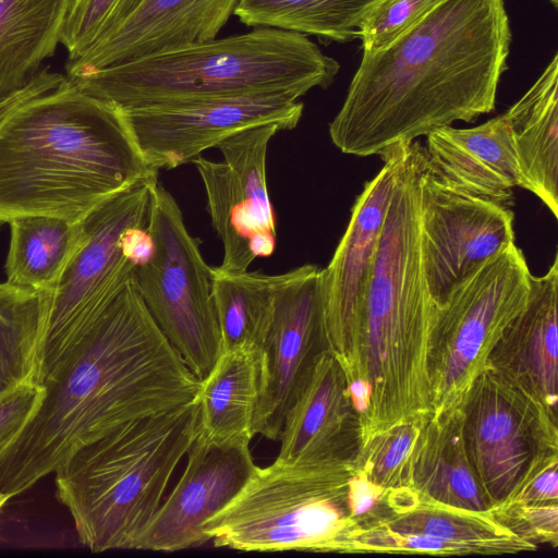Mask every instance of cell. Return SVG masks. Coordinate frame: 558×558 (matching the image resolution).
Returning <instances> with one entry per match:
<instances>
[{
	"label": "cell",
	"mask_w": 558,
	"mask_h": 558,
	"mask_svg": "<svg viewBox=\"0 0 558 558\" xmlns=\"http://www.w3.org/2000/svg\"><path fill=\"white\" fill-rule=\"evenodd\" d=\"M423 147L410 144L359 304L347 383L365 380L369 408L361 444L400 422L432 412L433 302L420 245L418 178Z\"/></svg>",
	"instance_id": "277c9868"
},
{
	"label": "cell",
	"mask_w": 558,
	"mask_h": 558,
	"mask_svg": "<svg viewBox=\"0 0 558 558\" xmlns=\"http://www.w3.org/2000/svg\"><path fill=\"white\" fill-rule=\"evenodd\" d=\"M354 462L257 466L201 526L215 547L241 551L355 554L361 531L348 504Z\"/></svg>",
	"instance_id": "52a82bcc"
},
{
	"label": "cell",
	"mask_w": 558,
	"mask_h": 558,
	"mask_svg": "<svg viewBox=\"0 0 558 558\" xmlns=\"http://www.w3.org/2000/svg\"><path fill=\"white\" fill-rule=\"evenodd\" d=\"M328 350L322 268L305 264L283 272L271 324L259 350V395L253 432L279 440L286 415L319 353Z\"/></svg>",
	"instance_id": "9a60e30c"
},
{
	"label": "cell",
	"mask_w": 558,
	"mask_h": 558,
	"mask_svg": "<svg viewBox=\"0 0 558 558\" xmlns=\"http://www.w3.org/2000/svg\"><path fill=\"white\" fill-rule=\"evenodd\" d=\"M282 128L275 123L239 131L217 144L222 161L198 156L195 165L204 184L207 211L222 243L218 266L244 271L257 257L276 248V219L269 198L266 158L271 138Z\"/></svg>",
	"instance_id": "4fadbf2b"
},
{
	"label": "cell",
	"mask_w": 558,
	"mask_h": 558,
	"mask_svg": "<svg viewBox=\"0 0 558 558\" xmlns=\"http://www.w3.org/2000/svg\"><path fill=\"white\" fill-rule=\"evenodd\" d=\"M530 276L524 254L512 243L435 304L429 363L433 415L464 405L505 330L526 306Z\"/></svg>",
	"instance_id": "ba28073f"
},
{
	"label": "cell",
	"mask_w": 558,
	"mask_h": 558,
	"mask_svg": "<svg viewBox=\"0 0 558 558\" xmlns=\"http://www.w3.org/2000/svg\"><path fill=\"white\" fill-rule=\"evenodd\" d=\"M279 440L276 460L283 463L354 462L361 446L359 415L343 369L329 350L317 356Z\"/></svg>",
	"instance_id": "d6986e66"
},
{
	"label": "cell",
	"mask_w": 558,
	"mask_h": 558,
	"mask_svg": "<svg viewBox=\"0 0 558 558\" xmlns=\"http://www.w3.org/2000/svg\"><path fill=\"white\" fill-rule=\"evenodd\" d=\"M412 488L457 508L475 511L492 508L468 457L462 408L446 414H429L414 458Z\"/></svg>",
	"instance_id": "d4e9b609"
},
{
	"label": "cell",
	"mask_w": 558,
	"mask_h": 558,
	"mask_svg": "<svg viewBox=\"0 0 558 558\" xmlns=\"http://www.w3.org/2000/svg\"><path fill=\"white\" fill-rule=\"evenodd\" d=\"M462 410L468 457L492 507L512 496L537 454L558 451V416L488 368Z\"/></svg>",
	"instance_id": "8fae6325"
},
{
	"label": "cell",
	"mask_w": 558,
	"mask_h": 558,
	"mask_svg": "<svg viewBox=\"0 0 558 558\" xmlns=\"http://www.w3.org/2000/svg\"><path fill=\"white\" fill-rule=\"evenodd\" d=\"M430 413L400 421L361 444L356 470L386 488L412 487L416 449Z\"/></svg>",
	"instance_id": "4dcf8cb0"
},
{
	"label": "cell",
	"mask_w": 558,
	"mask_h": 558,
	"mask_svg": "<svg viewBox=\"0 0 558 558\" xmlns=\"http://www.w3.org/2000/svg\"><path fill=\"white\" fill-rule=\"evenodd\" d=\"M44 393L41 384L26 383L0 396V458L29 422Z\"/></svg>",
	"instance_id": "e575fe53"
},
{
	"label": "cell",
	"mask_w": 558,
	"mask_h": 558,
	"mask_svg": "<svg viewBox=\"0 0 558 558\" xmlns=\"http://www.w3.org/2000/svg\"><path fill=\"white\" fill-rule=\"evenodd\" d=\"M283 274L226 271L211 267V293L220 330L221 351L260 350L268 333L275 299Z\"/></svg>",
	"instance_id": "f1b7e54d"
},
{
	"label": "cell",
	"mask_w": 558,
	"mask_h": 558,
	"mask_svg": "<svg viewBox=\"0 0 558 558\" xmlns=\"http://www.w3.org/2000/svg\"><path fill=\"white\" fill-rule=\"evenodd\" d=\"M373 525L397 534L424 535L449 545L456 555H510L536 550L493 517L425 497L412 487L387 489Z\"/></svg>",
	"instance_id": "7402d4cb"
},
{
	"label": "cell",
	"mask_w": 558,
	"mask_h": 558,
	"mask_svg": "<svg viewBox=\"0 0 558 558\" xmlns=\"http://www.w3.org/2000/svg\"><path fill=\"white\" fill-rule=\"evenodd\" d=\"M11 236L5 260L7 281L51 293L85 238L84 222L48 216L9 221Z\"/></svg>",
	"instance_id": "4316f807"
},
{
	"label": "cell",
	"mask_w": 558,
	"mask_h": 558,
	"mask_svg": "<svg viewBox=\"0 0 558 558\" xmlns=\"http://www.w3.org/2000/svg\"><path fill=\"white\" fill-rule=\"evenodd\" d=\"M146 228L155 251L134 271L135 287L154 320L178 354L203 379L221 352L211 267L199 240L187 230L172 194L154 181Z\"/></svg>",
	"instance_id": "9c48e42d"
},
{
	"label": "cell",
	"mask_w": 558,
	"mask_h": 558,
	"mask_svg": "<svg viewBox=\"0 0 558 558\" xmlns=\"http://www.w3.org/2000/svg\"><path fill=\"white\" fill-rule=\"evenodd\" d=\"M153 175L120 110L69 78L0 124V223L26 216L81 222Z\"/></svg>",
	"instance_id": "3957f363"
},
{
	"label": "cell",
	"mask_w": 558,
	"mask_h": 558,
	"mask_svg": "<svg viewBox=\"0 0 558 558\" xmlns=\"http://www.w3.org/2000/svg\"><path fill=\"white\" fill-rule=\"evenodd\" d=\"M378 0H240L241 23L271 27L322 40L348 43L361 37L363 21Z\"/></svg>",
	"instance_id": "f546056e"
},
{
	"label": "cell",
	"mask_w": 558,
	"mask_h": 558,
	"mask_svg": "<svg viewBox=\"0 0 558 558\" xmlns=\"http://www.w3.org/2000/svg\"><path fill=\"white\" fill-rule=\"evenodd\" d=\"M185 469L131 549L172 553L207 543L203 523L225 507L256 468L250 445H217L197 437Z\"/></svg>",
	"instance_id": "e0dca14e"
},
{
	"label": "cell",
	"mask_w": 558,
	"mask_h": 558,
	"mask_svg": "<svg viewBox=\"0 0 558 558\" xmlns=\"http://www.w3.org/2000/svg\"><path fill=\"white\" fill-rule=\"evenodd\" d=\"M259 395V350L221 351L201 380L197 437L217 445H250Z\"/></svg>",
	"instance_id": "cb8c5ba5"
},
{
	"label": "cell",
	"mask_w": 558,
	"mask_h": 558,
	"mask_svg": "<svg viewBox=\"0 0 558 558\" xmlns=\"http://www.w3.org/2000/svg\"><path fill=\"white\" fill-rule=\"evenodd\" d=\"M48 292L0 283V396L40 380Z\"/></svg>",
	"instance_id": "83f0119b"
},
{
	"label": "cell",
	"mask_w": 558,
	"mask_h": 558,
	"mask_svg": "<svg viewBox=\"0 0 558 558\" xmlns=\"http://www.w3.org/2000/svg\"><path fill=\"white\" fill-rule=\"evenodd\" d=\"M11 497L4 493H0V510L3 508V506L8 502V500Z\"/></svg>",
	"instance_id": "ab89813d"
},
{
	"label": "cell",
	"mask_w": 558,
	"mask_h": 558,
	"mask_svg": "<svg viewBox=\"0 0 558 558\" xmlns=\"http://www.w3.org/2000/svg\"><path fill=\"white\" fill-rule=\"evenodd\" d=\"M197 397L82 447L54 473L56 497L92 553L131 549L197 435Z\"/></svg>",
	"instance_id": "8992f818"
},
{
	"label": "cell",
	"mask_w": 558,
	"mask_h": 558,
	"mask_svg": "<svg viewBox=\"0 0 558 558\" xmlns=\"http://www.w3.org/2000/svg\"><path fill=\"white\" fill-rule=\"evenodd\" d=\"M411 143L397 144L380 155L383 167L364 184L345 232L328 266L322 269L327 347L342 369L351 357L359 304Z\"/></svg>",
	"instance_id": "2e32d148"
},
{
	"label": "cell",
	"mask_w": 558,
	"mask_h": 558,
	"mask_svg": "<svg viewBox=\"0 0 558 558\" xmlns=\"http://www.w3.org/2000/svg\"><path fill=\"white\" fill-rule=\"evenodd\" d=\"M558 255L530 276L526 306L494 348L487 368L558 416Z\"/></svg>",
	"instance_id": "ffe728a7"
},
{
	"label": "cell",
	"mask_w": 558,
	"mask_h": 558,
	"mask_svg": "<svg viewBox=\"0 0 558 558\" xmlns=\"http://www.w3.org/2000/svg\"><path fill=\"white\" fill-rule=\"evenodd\" d=\"M386 492V488L372 482L363 472L354 470L348 485V504L351 515L360 526L378 515Z\"/></svg>",
	"instance_id": "8d00e7d4"
},
{
	"label": "cell",
	"mask_w": 558,
	"mask_h": 558,
	"mask_svg": "<svg viewBox=\"0 0 558 558\" xmlns=\"http://www.w3.org/2000/svg\"><path fill=\"white\" fill-rule=\"evenodd\" d=\"M501 525L525 542L538 546H558V502L505 500L489 509Z\"/></svg>",
	"instance_id": "836d02e7"
},
{
	"label": "cell",
	"mask_w": 558,
	"mask_h": 558,
	"mask_svg": "<svg viewBox=\"0 0 558 558\" xmlns=\"http://www.w3.org/2000/svg\"><path fill=\"white\" fill-rule=\"evenodd\" d=\"M65 78L66 76L58 72L49 71L48 66L39 71L23 88L0 99V124L24 104L54 89Z\"/></svg>",
	"instance_id": "74e56055"
},
{
	"label": "cell",
	"mask_w": 558,
	"mask_h": 558,
	"mask_svg": "<svg viewBox=\"0 0 558 558\" xmlns=\"http://www.w3.org/2000/svg\"><path fill=\"white\" fill-rule=\"evenodd\" d=\"M339 70L340 64L305 35L256 27L245 34L163 50L69 80L118 109H130L287 92L302 97L314 87H328Z\"/></svg>",
	"instance_id": "5b68a950"
},
{
	"label": "cell",
	"mask_w": 558,
	"mask_h": 558,
	"mask_svg": "<svg viewBox=\"0 0 558 558\" xmlns=\"http://www.w3.org/2000/svg\"><path fill=\"white\" fill-rule=\"evenodd\" d=\"M133 277L43 378L38 409L0 458V493L12 498L121 425L197 397L201 379L154 320Z\"/></svg>",
	"instance_id": "6da1fadb"
},
{
	"label": "cell",
	"mask_w": 558,
	"mask_h": 558,
	"mask_svg": "<svg viewBox=\"0 0 558 558\" xmlns=\"http://www.w3.org/2000/svg\"><path fill=\"white\" fill-rule=\"evenodd\" d=\"M523 189L558 217V56L532 87L504 113Z\"/></svg>",
	"instance_id": "603a6c76"
},
{
	"label": "cell",
	"mask_w": 558,
	"mask_h": 558,
	"mask_svg": "<svg viewBox=\"0 0 558 558\" xmlns=\"http://www.w3.org/2000/svg\"><path fill=\"white\" fill-rule=\"evenodd\" d=\"M424 155L433 172L468 194L511 206L513 189H523L505 114L470 129H437L427 135Z\"/></svg>",
	"instance_id": "44dd1931"
},
{
	"label": "cell",
	"mask_w": 558,
	"mask_h": 558,
	"mask_svg": "<svg viewBox=\"0 0 558 558\" xmlns=\"http://www.w3.org/2000/svg\"><path fill=\"white\" fill-rule=\"evenodd\" d=\"M240 0H145L82 57L68 61L75 77L147 54L216 38Z\"/></svg>",
	"instance_id": "ac0fdd59"
},
{
	"label": "cell",
	"mask_w": 558,
	"mask_h": 558,
	"mask_svg": "<svg viewBox=\"0 0 558 558\" xmlns=\"http://www.w3.org/2000/svg\"><path fill=\"white\" fill-rule=\"evenodd\" d=\"M508 499L522 502H558V451L537 454Z\"/></svg>",
	"instance_id": "d590c367"
},
{
	"label": "cell",
	"mask_w": 558,
	"mask_h": 558,
	"mask_svg": "<svg viewBox=\"0 0 558 558\" xmlns=\"http://www.w3.org/2000/svg\"><path fill=\"white\" fill-rule=\"evenodd\" d=\"M157 177L125 187L83 220L84 242L49 293L39 384L134 276L136 266L125 257L122 239L129 229L146 226Z\"/></svg>",
	"instance_id": "30bf717a"
},
{
	"label": "cell",
	"mask_w": 558,
	"mask_h": 558,
	"mask_svg": "<svg viewBox=\"0 0 558 558\" xmlns=\"http://www.w3.org/2000/svg\"><path fill=\"white\" fill-rule=\"evenodd\" d=\"M549 1L554 4L555 8H557V1L558 0H549Z\"/></svg>",
	"instance_id": "60d3db41"
},
{
	"label": "cell",
	"mask_w": 558,
	"mask_h": 558,
	"mask_svg": "<svg viewBox=\"0 0 558 558\" xmlns=\"http://www.w3.org/2000/svg\"><path fill=\"white\" fill-rule=\"evenodd\" d=\"M72 0H0V99L54 54Z\"/></svg>",
	"instance_id": "484cf974"
},
{
	"label": "cell",
	"mask_w": 558,
	"mask_h": 558,
	"mask_svg": "<svg viewBox=\"0 0 558 558\" xmlns=\"http://www.w3.org/2000/svg\"><path fill=\"white\" fill-rule=\"evenodd\" d=\"M510 43L505 0H442L390 46L363 53L329 124L333 145L380 156L492 112Z\"/></svg>",
	"instance_id": "7a4b0ae2"
},
{
	"label": "cell",
	"mask_w": 558,
	"mask_h": 558,
	"mask_svg": "<svg viewBox=\"0 0 558 558\" xmlns=\"http://www.w3.org/2000/svg\"><path fill=\"white\" fill-rule=\"evenodd\" d=\"M145 0H72L60 44L68 61L82 57L98 39L120 25Z\"/></svg>",
	"instance_id": "1f68e13d"
},
{
	"label": "cell",
	"mask_w": 558,
	"mask_h": 558,
	"mask_svg": "<svg viewBox=\"0 0 558 558\" xmlns=\"http://www.w3.org/2000/svg\"><path fill=\"white\" fill-rule=\"evenodd\" d=\"M125 257L136 267L146 263L155 251L154 240L146 226H137L129 229L122 239Z\"/></svg>",
	"instance_id": "f35d334b"
},
{
	"label": "cell",
	"mask_w": 558,
	"mask_h": 558,
	"mask_svg": "<svg viewBox=\"0 0 558 558\" xmlns=\"http://www.w3.org/2000/svg\"><path fill=\"white\" fill-rule=\"evenodd\" d=\"M294 93L199 98L119 109L149 168L174 169L230 135L260 124L294 129L303 104Z\"/></svg>",
	"instance_id": "7c38bea8"
},
{
	"label": "cell",
	"mask_w": 558,
	"mask_h": 558,
	"mask_svg": "<svg viewBox=\"0 0 558 558\" xmlns=\"http://www.w3.org/2000/svg\"><path fill=\"white\" fill-rule=\"evenodd\" d=\"M442 0H378L361 29L363 53L380 51L421 22Z\"/></svg>",
	"instance_id": "d6a6232c"
},
{
	"label": "cell",
	"mask_w": 558,
	"mask_h": 558,
	"mask_svg": "<svg viewBox=\"0 0 558 558\" xmlns=\"http://www.w3.org/2000/svg\"><path fill=\"white\" fill-rule=\"evenodd\" d=\"M513 220L510 206L445 182L427 166L423 153L418 178L421 259L435 304L442 303L487 259L514 243Z\"/></svg>",
	"instance_id": "5bb4252c"
}]
</instances>
